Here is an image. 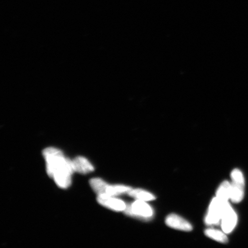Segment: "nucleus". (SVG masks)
Wrapping results in <instances>:
<instances>
[{"label":"nucleus","mask_w":248,"mask_h":248,"mask_svg":"<svg viewBox=\"0 0 248 248\" xmlns=\"http://www.w3.org/2000/svg\"><path fill=\"white\" fill-rule=\"evenodd\" d=\"M43 155L49 177L54 179L59 187H69L74 172L72 160L65 157L60 150L53 147L46 148L43 151Z\"/></svg>","instance_id":"1"},{"label":"nucleus","mask_w":248,"mask_h":248,"mask_svg":"<svg viewBox=\"0 0 248 248\" xmlns=\"http://www.w3.org/2000/svg\"><path fill=\"white\" fill-rule=\"evenodd\" d=\"M231 200L234 203H239L243 200L245 193V179L240 170L234 169L231 173Z\"/></svg>","instance_id":"2"},{"label":"nucleus","mask_w":248,"mask_h":248,"mask_svg":"<svg viewBox=\"0 0 248 248\" xmlns=\"http://www.w3.org/2000/svg\"><path fill=\"white\" fill-rule=\"evenodd\" d=\"M125 212L128 216L145 220L151 219L154 216L153 208L146 202L139 200L127 205Z\"/></svg>","instance_id":"3"},{"label":"nucleus","mask_w":248,"mask_h":248,"mask_svg":"<svg viewBox=\"0 0 248 248\" xmlns=\"http://www.w3.org/2000/svg\"><path fill=\"white\" fill-rule=\"evenodd\" d=\"M228 202H223L219 200L216 197L211 201L208 212L204 219L207 225H214L218 224L221 221L223 213L225 207Z\"/></svg>","instance_id":"4"},{"label":"nucleus","mask_w":248,"mask_h":248,"mask_svg":"<svg viewBox=\"0 0 248 248\" xmlns=\"http://www.w3.org/2000/svg\"><path fill=\"white\" fill-rule=\"evenodd\" d=\"M222 230L226 234L231 233L237 223V216L230 203L226 204L221 220Z\"/></svg>","instance_id":"5"},{"label":"nucleus","mask_w":248,"mask_h":248,"mask_svg":"<svg viewBox=\"0 0 248 248\" xmlns=\"http://www.w3.org/2000/svg\"><path fill=\"white\" fill-rule=\"evenodd\" d=\"M97 201L102 206L116 212L125 211L127 207L124 201L105 194L98 195Z\"/></svg>","instance_id":"6"},{"label":"nucleus","mask_w":248,"mask_h":248,"mask_svg":"<svg viewBox=\"0 0 248 248\" xmlns=\"http://www.w3.org/2000/svg\"><path fill=\"white\" fill-rule=\"evenodd\" d=\"M166 224L169 227L179 231L190 232L193 229L190 222L175 214H170L166 217Z\"/></svg>","instance_id":"7"},{"label":"nucleus","mask_w":248,"mask_h":248,"mask_svg":"<svg viewBox=\"0 0 248 248\" xmlns=\"http://www.w3.org/2000/svg\"><path fill=\"white\" fill-rule=\"evenodd\" d=\"M72 162L74 172L86 174L92 172L94 170L91 163L84 157L78 156Z\"/></svg>","instance_id":"8"},{"label":"nucleus","mask_w":248,"mask_h":248,"mask_svg":"<svg viewBox=\"0 0 248 248\" xmlns=\"http://www.w3.org/2000/svg\"><path fill=\"white\" fill-rule=\"evenodd\" d=\"M231 184L228 181L222 182L216 192V197L223 202H228L231 200Z\"/></svg>","instance_id":"9"},{"label":"nucleus","mask_w":248,"mask_h":248,"mask_svg":"<svg viewBox=\"0 0 248 248\" xmlns=\"http://www.w3.org/2000/svg\"><path fill=\"white\" fill-rule=\"evenodd\" d=\"M128 194L129 196L134 198L136 200L145 202L154 201L156 199L154 195L147 191L141 190V189H131L128 192Z\"/></svg>","instance_id":"10"},{"label":"nucleus","mask_w":248,"mask_h":248,"mask_svg":"<svg viewBox=\"0 0 248 248\" xmlns=\"http://www.w3.org/2000/svg\"><path fill=\"white\" fill-rule=\"evenodd\" d=\"M204 234L207 237L211 239L215 240L219 243H228V238L224 231L216 230V229H206L204 232Z\"/></svg>","instance_id":"11"},{"label":"nucleus","mask_w":248,"mask_h":248,"mask_svg":"<svg viewBox=\"0 0 248 248\" xmlns=\"http://www.w3.org/2000/svg\"><path fill=\"white\" fill-rule=\"evenodd\" d=\"M89 183L93 190L98 195H104L106 193L108 184L104 180L100 178H93Z\"/></svg>","instance_id":"12"},{"label":"nucleus","mask_w":248,"mask_h":248,"mask_svg":"<svg viewBox=\"0 0 248 248\" xmlns=\"http://www.w3.org/2000/svg\"><path fill=\"white\" fill-rule=\"evenodd\" d=\"M131 188L129 186L124 185H108L106 190V193L105 195L108 196L114 197L124 193H128V192L131 190Z\"/></svg>","instance_id":"13"}]
</instances>
